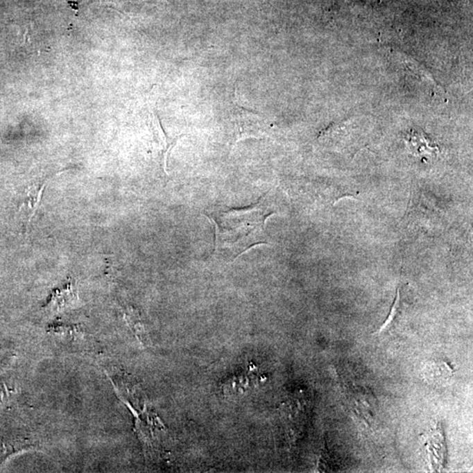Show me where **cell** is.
I'll list each match as a JSON object with an SVG mask.
<instances>
[{"label": "cell", "instance_id": "cell-6", "mask_svg": "<svg viewBox=\"0 0 473 473\" xmlns=\"http://www.w3.org/2000/svg\"><path fill=\"white\" fill-rule=\"evenodd\" d=\"M125 316L126 321L128 322V324L131 325L133 331H135L136 334L139 336V341L142 343H146V336L145 335L144 329L142 328V325L139 324L141 321H139L138 313L136 312L135 309L128 308V311L125 312Z\"/></svg>", "mask_w": 473, "mask_h": 473}, {"label": "cell", "instance_id": "cell-4", "mask_svg": "<svg viewBox=\"0 0 473 473\" xmlns=\"http://www.w3.org/2000/svg\"><path fill=\"white\" fill-rule=\"evenodd\" d=\"M242 112L241 114H238L241 117V119L237 118L235 121V128L237 131L236 142L241 141L246 138H258L259 136V119L257 115H250L246 114V110L241 108Z\"/></svg>", "mask_w": 473, "mask_h": 473}, {"label": "cell", "instance_id": "cell-1", "mask_svg": "<svg viewBox=\"0 0 473 473\" xmlns=\"http://www.w3.org/2000/svg\"><path fill=\"white\" fill-rule=\"evenodd\" d=\"M274 213L265 198L248 207H221L206 212L215 226L214 255L233 261L248 250L266 244V221Z\"/></svg>", "mask_w": 473, "mask_h": 473}, {"label": "cell", "instance_id": "cell-3", "mask_svg": "<svg viewBox=\"0 0 473 473\" xmlns=\"http://www.w3.org/2000/svg\"><path fill=\"white\" fill-rule=\"evenodd\" d=\"M78 300V289L75 282L69 280L64 286L52 293L45 309L52 313L61 312L67 308L71 307Z\"/></svg>", "mask_w": 473, "mask_h": 473}, {"label": "cell", "instance_id": "cell-2", "mask_svg": "<svg viewBox=\"0 0 473 473\" xmlns=\"http://www.w3.org/2000/svg\"><path fill=\"white\" fill-rule=\"evenodd\" d=\"M46 187V182H40L28 186L25 189L22 196L21 203L19 205V215L24 222V228H28L31 223L33 215L37 212L41 205L43 191Z\"/></svg>", "mask_w": 473, "mask_h": 473}, {"label": "cell", "instance_id": "cell-5", "mask_svg": "<svg viewBox=\"0 0 473 473\" xmlns=\"http://www.w3.org/2000/svg\"><path fill=\"white\" fill-rule=\"evenodd\" d=\"M152 128L154 130L155 138L158 143L160 151H161L163 169L166 172V161H168L169 152L176 145L180 136L176 138H169L166 132L163 131L162 126L160 124L159 119L156 116L153 119Z\"/></svg>", "mask_w": 473, "mask_h": 473}]
</instances>
